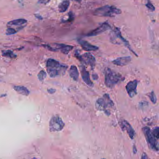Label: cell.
<instances>
[{
    "instance_id": "cb8c5ba5",
    "label": "cell",
    "mask_w": 159,
    "mask_h": 159,
    "mask_svg": "<svg viewBox=\"0 0 159 159\" xmlns=\"http://www.w3.org/2000/svg\"><path fill=\"white\" fill-rule=\"evenodd\" d=\"M16 33V30L12 27H8L6 31V34L7 35H13Z\"/></svg>"
},
{
    "instance_id": "52a82bcc",
    "label": "cell",
    "mask_w": 159,
    "mask_h": 159,
    "mask_svg": "<svg viewBox=\"0 0 159 159\" xmlns=\"http://www.w3.org/2000/svg\"><path fill=\"white\" fill-rule=\"evenodd\" d=\"M75 56L84 65H89L92 69L94 68L96 63V59L93 55L89 52H86L82 55L78 53V52L75 53Z\"/></svg>"
},
{
    "instance_id": "ba28073f",
    "label": "cell",
    "mask_w": 159,
    "mask_h": 159,
    "mask_svg": "<svg viewBox=\"0 0 159 159\" xmlns=\"http://www.w3.org/2000/svg\"><path fill=\"white\" fill-rule=\"evenodd\" d=\"M44 47L52 51H60L64 54H68L73 48V46L71 45L63 44H54L53 46L44 45Z\"/></svg>"
},
{
    "instance_id": "f546056e",
    "label": "cell",
    "mask_w": 159,
    "mask_h": 159,
    "mask_svg": "<svg viewBox=\"0 0 159 159\" xmlns=\"http://www.w3.org/2000/svg\"><path fill=\"white\" fill-rule=\"evenodd\" d=\"M95 76L94 75H92V78H93V79H95V80H96V79H98V77L97 76V74H95Z\"/></svg>"
},
{
    "instance_id": "e0dca14e",
    "label": "cell",
    "mask_w": 159,
    "mask_h": 159,
    "mask_svg": "<svg viewBox=\"0 0 159 159\" xmlns=\"http://www.w3.org/2000/svg\"><path fill=\"white\" fill-rule=\"evenodd\" d=\"M27 22V21L24 19H18L10 21L7 23L8 27H12L13 26H21L22 27L24 24Z\"/></svg>"
},
{
    "instance_id": "83f0119b",
    "label": "cell",
    "mask_w": 159,
    "mask_h": 159,
    "mask_svg": "<svg viewBox=\"0 0 159 159\" xmlns=\"http://www.w3.org/2000/svg\"><path fill=\"white\" fill-rule=\"evenodd\" d=\"M141 159H148V156L146 155V154L145 153H143V154H142V156L141 157Z\"/></svg>"
},
{
    "instance_id": "f1b7e54d",
    "label": "cell",
    "mask_w": 159,
    "mask_h": 159,
    "mask_svg": "<svg viewBox=\"0 0 159 159\" xmlns=\"http://www.w3.org/2000/svg\"><path fill=\"white\" fill-rule=\"evenodd\" d=\"M133 152L134 154H136L137 153V149H136V147L135 146H133Z\"/></svg>"
},
{
    "instance_id": "9a60e30c",
    "label": "cell",
    "mask_w": 159,
    "mask_h": 159,
    "mask_svg": "<svg viewBox=\"0 0 159 159\" xmlns=\"http://www.w3.org/2000/svg\"><path fill=\"white\" fill-rule=\"evenodd\" d=\"M132 58L130 56L120 57L113 60V64L117 66H124L128 65L131 61Z\"/></svg>"
},
{
    "instance_id": "8992f818",
    "label": "cell",
    "mask_w": 159,
    "mask_h": 159,
    "mask_svg": "<svg viewBox=\"0 0 159 159\" xmlns=\"http://www.w3.org/2000/svg\"><path fill=\"white\" fill-rule=\"evenodd\" d=\"M143 131L146 138V141L150 148L152 150L158 151L159 146H158V140L154 137L152 133L151 130L148 127H144L143 128Z\"/></svg>"
},
{
    "instance_id": "7a4b0ae2",
    "label": "cell",
    "mask_w": 159,
    "mask_h": 159,
    "mask_svg": "<svg viewBox=\"0 0 159 159\" xmlns=\"http://www.w3.org/2000/svg\"><path fill=\"white\" fill-rule=\"evenodd\" d=\"M121 75L107 68L105 70V84L108 88L113 89L121 82L124 80Z\"/></svg>"
},
{
    "instance_id": "ac0fdd59",
    "label": "cell",
    "mask_w": 159,
    "mask_h": 159,
    "mask_svg": "<svg viewBox=\"0 0 159 159\" xmlns=\"http://www.w3.org/2000/svg\"><path fill=\"white\" fill-rule=\"evenodd\" d=\"M70 3L69 0H65L60 3L58 7L59 12L60 13H64L66 12L68 9Z\"/></svg>"
},
{
    "instance_id": "d6986e66",
    "label": "cell",
    "mask_w": 159,
    "mask_h": 159,
    "mask_svg": "<svg viewBox=\"0 0 159 159\" xmlns=\"http://www.w3.org/2000/svg\"><path fill=\"white\" fill-rule=\"evenodd\" d=\"M14 89L16 90L17 92L21 94L28 96L30 94V91L24 86H17L14 87Z\"/></svg>"
},
{
    "instance_id": "5bb4252c",
    "label": "cell",
    "mask_w": 159,
    "mask_h": 159,
    "mask_svg": "<svg viewBox=\"0 0 159 159\" xmlns=\"http://www.w3.org/2000/svg\"><path fill=\"white\" fill-rule=\"evenodd\" d=\"M78 44L81 47L82 49L86 51H96L98 49V47L94 46L91 44L86 40L83 39H78Z\"/></svg>"
},
{
    "instance_id": "2e32d148",
    "label": "cell",
    "mask_w": 159,
    "mask_h": 159,
    "mask_svg": "<svg viewBox=\"0 0 159 159\" xmlns=\"http://www.w3.org/2000/svg\"><path fill=\"white\" fill-rule=\"evenodd\" d=\"M69 74L71 79L74 81H77L79 78V71L76 66L73 65L71 66L70 70H69Z\"/></svg>"
},
{
    "instance_id": "ffe728a7",
    "label": "cell",
    "mask_w": 159,
    "mask_h": 159,
    "mask_svg": "<svg viewBox=\"0 0 159 159\" xmlns=\"http://www.w3.org/2000/svg\"><path fill=\"white\" fill-rule=\"evenodd\" d=\"M2 55L4 57H9L11 58H14L16 57V55L13 53V52L10 50H7V51H3L2 52Z\"/></svg>"
},
{
    "instance_id": "4fadbf2b",
    "label": "cell",
    "mask_w": 159,
    "mask_h": 159,
    "mask_svg": "<svg viewBox=\"0 0 159 159\" xmlns=\"http://www.w3.org/2000/svg\"><path fill=\"white\" fill-rule=\"evenodd\" d=\"M80 69L82 79H83L84 82L89 86L91 87H93L94 84L91 81L89 71H87L85 67L83 65L80 66Z\"/></svg>"
},
{
    "instance_id": "277c9868",
    "label": "cell",
    "mask_w": 159,
    "mask_h": 159,
    "mask_svg": "<svg viewBox=\"0 0 159 159\" xmlns=\"http://www.w3.org/2000/svg\"><path fill=\"white\" fill-rule=\"evenodd\" d=\"M113 106V102L108 94L104 95L102 98H98L96 101V108L100 111H105V113L108 115L110 114V112L107 109L112 108Z\"/></svg>"
},
{
    "instance_id": "484cf974",
    "label": "cell",
    "mask_w": 159,
    "mask_h": 159,
    "mask_svg": "<svg viewBox=\"0 0 159 159\" xmlns=\"http://www.w3.org/2000/svg\"><path fill=\"white\" fill-rule=\"evenodd\" d=\"M38 78L40 80H44L46 77V73L44 71H42L39 73V74L38 75Z\"/></svg>"
},
{
    "instance_id": "44dd1931",
    "label": "cell",
    "mask_w": 159,
    "mask_h": 159,
    "mask_svg": "<svg viewBox=\"0 0 159 159\" xmlns=\"http://www.w3.org/2000/svg\"><path fill=\"white\" fill-rule=\"evenodd\" d=\"M148 96L152 102H153V104L156 103L157 100L156 95L155 94V93L154 92V91H152V92H151L149 93Z\"/></svg>"
},
{
    "instance_id": "5b68a950",
    "label": "cell",
    "mask_w": 159,
    "mask_h": 159,
    "mask_svg": "<svg viewBox=\"0 0 159 159\" xmlns=\"http://www.w3.org/2000/svg\"><path fill=\"white\" fill-rule=\"evenodd\" d=\"M110 39H111V43H113V44H114V43H115V42L117 40L119 39V40H120V44H124L125 46H126V47H127L128 49H129L130 51H132L133 53H134L135 55H136V56H137L135 52L132 49L128 41H127L122 36L120 29L119 28L117 27L114 28V30L112 31V32L111 33V36L110 37Z\"/></svg>"
},
{
    "instance_id": "7402d4cb",
    "label": "cell",
    "mask_w": 159,
    "mask_h": 159,
    "mask_svg": "<svg viewBox=\"0 0 159 159\" xmlns=\"http://www.w3.org/2000/svg\"><path fill=\"white\" fill-rule=\"evenodd\" d=\"M146 6L150 11L153 12L155 11V7L153 5V4L150 1V0H148L147 3L146 4Z\"/></svg>"
},
{
    "instance_id": "9c48e42d",
    "label": "cell",
    "mask_w": 159,
    "mask_h": 159,
    "mask_svg": "<svg viewBox=\"0 0 159 159\" xmlns=\"http://www.w3.org/2000/svg\"><path fill=\"white\" fill-rule=\"evenodd\" d=\"M65 125V123L60 117L55 116L51 119L49 122V130L51 132L61 131Z\"/></svg>"
},
{
    "instance_id": "3957f363",
    "label": "cell",
    "mask_w": 159,
    "mask_h": 159,
    "mask_svg": "<svg viewBox=\"0 0 159 159\" xmlns=\"http://www.w3.org/2000/svg\"><path fill=\"white\" fill-rule=\"evenodd\" d=\"M119 9L112 5H105L98 8L93 12L95 16L100 17H114L121 14Z\"/></svg>"
},
{
    "instance_id": "4316f807",
    "label": "cell",
    "mask_w": 159,
    "mask_h": 159,
    "mask_svg": "<svg viewBox=\"0 0 159 159\" xmlns=\"http://www.w3.org/2000/svg\"><path fill=\"white\" fill-rule=\"evenodd\" d=\"M48 92L49 93H51V94H53V93H54L56 92V90L54 89H50L49 90H48Z\"/></svg>"
},
{
    "instance_id": "603a6c76",
    "label": "cell",
    "mask_w": 159,
    "mask_h": 159,
    "mask_svg": "<svg viewBox=\"0 0 159 159\" xmlns=\"http://www.w3.org/2000/svg\"><path fill=\"white\" fill-rule=\"evenodd\" d=\"M152 133L153 134L154 137L157 140L159 139V129L158 127H156L155 128H154V129L151 131Z\"/></svg>"
},
{
    "instance_id": "7c38bea8",
    "label": "cell",
    "mask_w": 159,
    "mask_h": 159,
    "mask_svg": "<svg viewBox=\"0 0 159 159\" xmlns=\"http://www.w3.org/2000/svg\"><path fill=\"white\" fill-rule=\"evenodd\" d=\"M119 125L122 130H125L131 139H133L135 135V132L131 125L127 120H123L119 122Z\"/></svg>"
},
{
    "instance_id": "8fae6325",
    "label": "cell",
    "mask_w": 159,
    "mask_h": 159,
    "mask_svg": "<svg viewBox=\"0 0 159 159\" xmlns=\"http://www.w3.org/2000/svg\"><path fill=\"white\" fill-rule=\"evenodd\" d=\"M138 84V81L134 80L129 82L127 84L125 89L128 95L130 98H133L137 94V87Z\"/></svg>"
},
{
    "instance_id": "30bf717a",
    "label": "cell",
    "mask_w": 159,
    "mask_h": 159,
    "mask_svg": "<svg viewBox=\"0 0 159 159\" xmlns=\"http://www.w3.org/2000/svg\"><path fill=\"white\" fill-rule=\"evenodd\" d=\"M111 28V27L108 22H104L100 25V26H98V27L86 34V36L88 37L96 36L105 32V31H107L108 30H110Z\"/></svg>"
},
{
    "instance_id": "6da1fadb",
    "label": "cell",
    "mask_w": 159,
    "mask_h": 159,
    "mask_svg": "<svg viewBox=\"0 0 159 159\" xmlns=\"http://www.w3.org/2000/svg\"><path fill=\"white\" fill-rule=\"evenodd\" d=\"M47 71L51 78H55L65 75L68 66L61 63L53 59H49L47 62Z\"/></svg>"
},
{
    "instance_id": "d4e9b609",
    "label": "cell",
    "mask_w": 159,
    "mask_h": 159,
    "mask_svg": "<svg viewBox=\"0 0 159 159\" xmlns=\"http://www.w3.org/2000/svg\"><path fill=\"white\" fill-rule=\"evenodd\" d=\"M74 14L71 11L68 13V18L65 22H71L74 20Z\"/></svg>"
},
{
    "instance_id": "4dcf8cb0",
    "label": "cell",
    "mask_w": 159,
    "mask_h": 159,
    "mask_svg": "<svg viewBox=\"0 0 159 159\" xmlns=\"http://www.w3.org/2000/svg\"><path fill=\"white\" fill-rule=\"evenodd\" d=\"M73 1H77V2H78V3H81V2L82 0H73Z\"/></svg>"
}]
</instances>
